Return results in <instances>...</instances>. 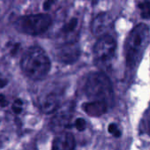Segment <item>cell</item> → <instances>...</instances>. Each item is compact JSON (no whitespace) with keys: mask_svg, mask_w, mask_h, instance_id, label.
Returning a JSON list of instances; mask_svg holds the SVG:
<instances>
[{"mask_svg":"<svg viewBox=\"0 0 150 150\" xmlns=\"http://www.w3.org/2000/svg\"><path fill=\"white\" fill-rule=\"evenodd\" d=\"M149 42L150 30L146 24H139L130 32L125 43V61L129 68L138 65Z\"/></svg>","mask_w":150,"mask_h":150,"instance_id":"obj_1","label":"cell"},{"mask_svg":"<svg viewBox=\"0 0 150 150\" xmlns=\"http://www.w3.org/2000/svg\"><path fill=\"white\" fill-rule=\"evenodd\" d=\"M21 65L23 72L28 78L37 81L43 79L48 74L50 62L43 50L34 46L24 53Z\"/></svg>","mask_w":150,"mask_h":150,"instance_id":"obj_2","label":"cell"},{"mask_svg":"<svg viewBox=\"0 0 150 150\" xmlns=\"http://www.w3.org/2000/svg\"><path fill=\"white\" fill-rule=\"evenodd\" d=\"M84 92L91 101H103L109 104L113 98L110 80L103 72H91L85 79Z\"/></svg>","mask_w":150,"mask_h":150,"instance_id":"obj_3","label":"cell"},{"mask_svg":"<svg viewBox=\"0 0 150 150\" xmlns=\"http://www.w3.org/2000/svg\"><path fill=\"white\" fill-rule=\"evenodd\" d=\"M51 19L47 14H31L20 17L15 21V28L18 31L29 35H38L44 33L50 26Z\"/></svg>","mask_w":150,"mask_h":150,"instance_id":"obj_4","label":"cell"},{"mask_svg":"<svg viewBox=\"0 0 150 150\" xmlns=\"http://www.w3.org/2000/svg\"><path fill=\"white\" fill-rule=\"evenodd\" d=\"M116 48L117 43L112 36L106 35L99 37V40L97 41L94 48L96 59L100 64L109 63L114 57Z\"/></svg>","mask_w":150,"mask_h":150,"instance_id":"obj_5","label":"cell"},{"mask_svg":"<svg viewBox=\"0 0 150 150\" xmlns=\"http://www.w3.org/2000/svg\"><path fill=\"white\" fill-rule=\"evenodd\" d=\"M81 30V21L78 17L71 16L64 21L57 32V38L60 42H78Z\"/></svg>","mask_w":150,"mask_h":150,"instance_id":"obj_6","label":"cell"},{"mask_svg":"<svg viewBox=\"0 0 150 150\" xmlns=\"http://www.w3.org/2000/svg\"><path fill=\"white\" fill-rule=\"evenodd\" d=\"M81 55L78 42H60L55 50L56 59L64 64H72L77 61Z\"/></svg>","mask_w":150,"mask_h":150,"instance_id":"obj_7","label":"cell"},{"mask_svg":"<svg viewBox=\"0 0 150 150\" xmlns=\"http://www.w3.org/2000/svg\"><path fill=\"white\" fill-rule=\"evenodd\" d=\"M50 121V127L56 132H63L70 126L71 119L72 117V110L71 105L58 108Z\"/></svg>","mask_w":150,"mask_h":150,"instance_id":"obj_8","label":"cell"},{"mask_svg":"<svg viewBox=\"0 0 150 150\" xmlns=\"http://www.w3.org/2000/svg\"><path fill=\"white\" fill-rule=\"evenodd\" d=\"M113 27V20L110 15L102 13L96 16L91 25L92 33L95 36L102 37L108 35Z\"/></svg>","mask_w":150,"mask_h":150,"instance_id":"obj_9","label":"cell"},{"mask_svg":"<svg viewBox=\"0 0 150 150\" xmlns=\"http://www.w3.org/2000/svg\"><path fill=\"white\" fill-rule=\"evenodd\" d=\"M74 136L68 132H58L52 143V150H74Z\"/></svg>","mask_w":150,"mask_h":150,"instance_id":"obj_10","label":"cell"},{"mask_svg":"<svg viewBox=\"0 0 150 150\" xmlns=\"http://www.w3.org/2000/svg\"><path fill=\"white\" fill-rule=\"evenodd\" d=\"M83 110L90 117H100L106 113L108 103L103 101H90L84 103Z\"/></svg>","mask_w":150,"mask_h":150,"instance_id":"obj_11","label":"cell"},{"mask_svg":"<svg viewBox=\"0 0 150 150\" xmlns=\"http://www.w3.org/2000/svg\"><path fill=\"white\" fill-rule=\"evenodd\" d=\"M59 108V98L55 93L49 94L46 96L42 103L41 110L44 114L54 113Z\"/></svg>","mask_w":150,"mask_h":150,"instance_id":"obj_12","label":"cell"},{"mask_svg":"<svg viewBox=\"0 0 150 150\" xmlns=\"http://www.w3.org/2000/svg\"><path fill=\"white\" fill-rule=\"evenodd\" d=\"M138 7L140 12V16L145 19L148 20L150 19V1L148 0H144L139 3Z\"/></svg>","mask_w":150,"mask_h":150,"instance_id":"obj_13","label":"cell"},{"mask_svg":"<svg viewBox=\"0 0 150 150\" xmlns=\"http://www.w3.org/2000/svg\"><path fill=\"white\" fill-rule=\"evenodd\" d=\"M108 132H109L110 134H112L115 138H119V137L122 135V132H121L120 129H119L118 126H117L116 124H114V123L110 124V125L108 126Z\"/></svg>","mask_w":150,"mask_h":150,"instance_id":"obj_14","label":"cell"},{"mask_svg":"<svg viewBox=\"0 0 150 150\" xmlns=\"http://www.w3.org/2000/svg\"><path fill=\"white\" fill-rule=\"evenodd\" d=\"M22 106H23V103L21 99H16L12 106V110L15 114H20L22 111Z\"/></svg>","mask_w":150,"mask_h":150,"instance_id":"obj_15","label":"cell"},{"mask_svg":"<svg viewBox=\"0 0 150 150\" xmlns=\"http://www.w3.org/2000/svg\"><path fill=\"white\" fill-rule=\"evenodd\" d=\"M74 125L79 132H83L87 127V123L84 118H77L75 120Z\"/></svg>","mask_w":150,"mask_h":150,"instance_id":"obj_16","label":"cell"},{"mask_svg":"<svg viewBox=\"0 0 150 150\" xmlns=\"http://www.w3.org/2000/svg\"><path fill=\"white\" fill-rule=\"evenodd\" d=\"M56 2H57V0H45L44 3H43V8H44V10L50 9Z\"/></svg>","mask_w":150,"mask_h":150,"instance_id":"obj_17","label":"cell"},{"mask_svg":"<svg viewBox=\"0 0 150 150\" xmlns=\"http://www.w3.org/2000/svg\"><path fill=\"white\" fill-rule=\"evenodd\" d=\"M8 102L4 95H0V106L1 107H6L7 105Z\"/></svg>","mask_w":150,"mask_h":150,"instance_id":"obj_18","label":"cell"},{"mask_svg":"<svg viewBox=\"0 0 150 150\" xmlns=\"http://www.w3.org/2000/svg\"><path fill=\"white\" fill-rule=\"evenodd\" d=\"M7 85V81L6 79L0 78V88H3Z\"/></svg>","mask_w":150,"mask_h":150,"instance_id":"obj_19","label":"cell"}]
</instances>
